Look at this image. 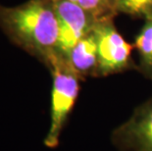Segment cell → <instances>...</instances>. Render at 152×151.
<instances>
[{"mask_svg":"<svg viewBox=\"0 0 152 151\" xmlns=\"http://www.w3.org/2000/svg\"><path fill=\"white\" fill-rule=\"evenodd\" d=\"M52 70L51 91V124L45 144L49 147L57 145L60 131L68 115L73 109L80 90V76L72 69L66 59L54 54L47 61Z\"/></svg>","mask_w":152,"mask_h":151,"instance_id":"2","label":"cell"},{"mask_svg":"<svg viewBox=\"0 0 152 151\" xmlns=\"http://www.w3.org/2000/svg\"><path fill=\"white\" fill-rule=\"evenodd\" d=\"M117 12L143 18L145 21L152 19V0H114Z\"/></svg>","mask_w":152,"mask_h":151,"instance_id":"8","label":"cell"},{"mask_svg":"<svg viewBox=\"0 0 152 151\" xmlns=\"http://www.w3.org/2000/svg\"><path fill=\"white\" fill-rule=\"evenodd\" d=\"M120 151H152V97L113 133Z\"/></svg>","mask_w":152,"mask_h":151,"instance_id":"5","label":"cell"},{"mask_svg":"<svg viewBox=\"0 0 152 151\" xmlns=\"http://www.w3.org/2000/svg\"><path fill=\"white\" fill-rule=\"evenodd\" d=\"M93 31L98 48V72L109 75L127 68L132 46L116 30L111 19L98 22Z\"/></svg>","mask_w":152,"mask_h":151,"instance_id":"4","label":"cell"},{"mask_svg":"<svg viewBox=\"0 0 152 151\" xmlns=\"http://www.w3.org/2000/svg\"><path fill=\"white\" fill-rule=\"evenodd\" d=\"M0 28L18 45L46 61L56 54L59 23L53 0L0 6Z\"/></svg>","mask_w":152,"mask_h":151,"instance_id":"1","label":"cell"},{"mask_svg":"<svg viewBox=\"0 0 152 151\" xmlns=\"http://www.w3.org/2000/svg\"><path fill=\"white\" fill-rule=\"evenodd\" d=\"M66 60L79 76L98 71V48L94 31L80 39L70 51Z\"/></svg>","mask_w":152,"mask_h":151,"instance_id":"6","label":"cell"},{"mask_svg":"<svg viewBox=\"0 0 152 151\" xmlns=\"http://www.w3.org/2000/svg\"><path fill=\"white\" fill-rule=\"evenodd\" d=\"M80 6L90 14H92L97 20L103 21L111 19L116 11L114 0H69Z\"/></svg>","mask_w":152,"mask_h":151,"instance_id":"9","label":"cell"},{"mask_svg":"<svg viewBox=\"0 0 152 151\" xmlns=\"http://www.w3.org/2000/svg\"><path fill=\"white\" fill-rule=\"evenodd\" d=\"M134 46L140 55L142 71L152 79V19L145 21V25L135 37Z\"/></svg>","mask_w":152,"mask_h":151,"instance_id":"7","label":"cell"},{"mask_svg":"<svg viewBox=\"0 0 152 151\" xmlns=\"http://www.w3.org/2000/svg\"><path fill=\"white\" fill-rule=\"evenodd\" d=\"M53 3L59 23L56 54L66 59L73 47L91 33L99 21L69 0H53Z\"/></svg>","mask_w":152,"mask_h":151,"instance_id":"3","label":"cell"}]
</instances>
